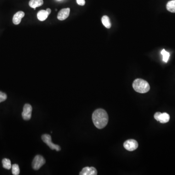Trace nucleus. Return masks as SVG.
Here are the masks:
<instances>
[{
  "mask_svg": "<svg viewBox=\"0 0 175 175\" xmlns=\"http://www.w3.org/2000/svg\"><path fill=\"white\" fill-rule=\"evenodd\" d=\"M32 107L30 105L26 104L23 107V112H22V117L24 120H29L31 118Z\"/></svg>",
  "mask_w": 175,
  "mask_h": 175,
  "instance_id": "obj_6",
  "label": "nucleus"
},
{
  "mask_svg": "<svg viewBox=\"0 0 175 175\" xmlns=\"http://www.w3.org/2000/svg\"><path fill=\"white\" fill-rule=\"evenodd\" d=\"M162 114L161 112H157L155 114H154V118L156 120L159 121V120L160 116V114Z\"/></svg>",
  "mask_w": 175,
  "mask_h": 175,
  "instance_id": "obj_19",
  "label": "nucleus"
},
{
  "mask_svg": "<svg viewBox=\"0 0 175 175\" xmlns=\"http://www.w3.org/2000/svg\"><path fill=\"white\" fill-rule=\"evenodd\" d=\"M102 23L107 28L111 27V23L109 18L107 16H104L102 18Z\"/></svg>",
  "mask_w": 175,
  "mask_h": 175,
  "instance_id": "obj_15",
  "label": "nucleus"
},
{
  "mask_svg": "<svg viewBox=\"0 0 175 175\" xmlns=\"http://www.w3.org/2000/svg\"><path fill=\"white\" fill-rule=\"evenodd\" d=\"M46 11L47 12L48 14L49 15L51 14V10L50 9H46Z\"/></svg>",
  "mask_w": 175,
  "mask_h": 175,
  "instance_id": "obj_21",
  "label": "nucleus"
},
{
  "mask_svg": "<svg viewBox=\"0 0 175 175\" xmlns=\"http://www.w3.org/2000/svg\"><path fill=\"white\" fill-rule=\"evenodd\" d=\"M166 9L169 12L175 13V0L168 2L166 5Z\"/></svg>",
  "mask_w": 175,
  "mask_h": 175,
  "instance_id": "obj_13",
  "label": "nucleus"
},
{
  "mask_svg": "<svg viewBox=\"0 0 175 175\" xmlns=\"http://www.w3.org/2000/svg\"><path fill=\"white\" fill-rule=\"evenodd\" d=\"M77 4L79 5L83 6L85 4V0H77Z\"/></svg>",
  "mask_w": 175,
  "mask_h": 175,
  "instance_id": "obj_20",
  "label": "nucleus"
},
{
  "mask_svg": "<svg viewBox=\"0 0 175 175\" xmlns=\"http://www.w3.org/2000/svg\"><path fill=\"white\" fill-rule=\"evenodd\" d=\"M133 87L137 92L144 94L150 90V86L146 80L142 79H136L133 83Z\"/></svg>",
  "mask_w": 175,
  "mask_h": 175,
  "instance_id": "obj_2",
  "label": "nucleus"
},
{
  "mask_svg": "<svg viewBox=\"0 0 175 175\" xmlns=\"http://www.w3.org/2000/svg\"><path fill=\"white\" fill-rule=\"evenodd\" d=\"M7 99V95L4 92L0 91V103L4 102Z\"/></svg>",
  "mask_w": 175,
  "mask_h": 175,
  "instance_id": "obj_18",
  "label": "nucleus"
},
{
  "mask_svg": "<svg viewBox=\"0 0 175 175\" xmlns=\"http://www.w3.org/2000/svg\"><path fill=\"white\" fill-rule=\"evenodd\" d=\"M124 147L128 151L135 150L138 147V143L136 140L129 139L125 141L124 143Z\"/></svg>",
  "mask_w": 175,
  "mask_h": 175,
  "instance_id": "obj_5",
  "label": "nucleus"
},
{
  "mask_svg": "<svg viewBox=\"0 0 175 175\" xmlns=\"http://www.w3.org/2000/svg\"><path fill=\"white\" fill-rule=\"evenodd\" d=\"M2 166L5 169L9 170L12 168L11 161L9 159L5 158L2 160Z\"/></svg>",
  "mask_w": 175,
  "mask_h": 175,
  "instance_id": "obj_14",
  "label": "nucleus"
},
{
  "mask_svg": "<svg viewBox=\"0 0 175 175\" xmlns=\"http://www.w3.org/2000/svg\"><path fill=\"white\" fill-rule=\"evenodd\" d=\"M41 139L44 142L46 143V145L49 146V147L51 148V149L56 150L57 151L60 150L61 148L58 145H55L52 142L51 136L49 134H43L41 136Z\"/></svg>",
  "mask_w": 175,
  "mask_h": 175,
  "instance_id": "obj_3",
  "label": "nucleus"
},
{
  "mask_svg": "<svg viewBox=\"0 0 175 175\" xmlns=\"http://www.w3.org/2000/svg\"><path fill=\"white\" fill-rule=\"evenodd\" d=\"M45 163V160L43 156L40 155H36L34 158L33 162H32V167L34 170H39Z\"/></svg>",
  "mask_w": 175,
  "mask_h": 175,
  "instance_id": "obj_4",
  "label": "nucleus"
},
{
  "mask_svg": "<svg viewBox=\"0 0 175 175\" xmlns=\"http://www.w3.org/2000/svg\"><path fill=\"white\" fill-rule=\"evenodd\" d=\"M92 119L94 125L97 129H103L108 123V114L104 109H97L92 114Z\"/></svg>",
  "mask_w": 175,
  "mask_h": 175,
  "instance_id": "obj_1",
  "label": "nucleus"
},
{
  "mask_svg": "<svg viewBox=\"0 0 175 175\" xmlns=\"http://www.w3.org/2000/svg\"><path fill=\"white\" fill-rule=\"evenodd\" d=\"M43 4V0H30L29 2V6L34 9H36V7L41 6Z\"/></svg>",
  "mask_w": 175,
  "mask_h": 175,
  "instance_id": "obj_10",
  "label": "nucleus"
},
{
  "mask_svg": "<svg viewBox=\"0 0 175 175\" xmlns=\"http://www.w3.org/2000/svg\"><path fill=\"white\" fill-rule=\"evenodd\" d=\"M170 120V116L168 113L164 112L160 114L159 121L161 123H167Z\"/></svg>",
  "mask_w": 175,
  "mask_h": 175,
  "instance_id": "obj_12",
  "label": "nucleus"
},
{
  "mask_svg": "<svg viewBox=\"0 0 175 175\" xmlns=\"http://www.w3.org/2000/svg\"><path fill=\"white\" fill-rule=\"evenodd\" d=\"M97 174V170L94 167H84L79 173L80 175H96Z\"/></svg>",
  "mask_w": 175,
  "mask_h": 175,
  "instance_id": "obj_7",
  "label": "nucleus"
},
{
  "mask_svg": "<svg viewBox=\"0 0 175 175\" xmlns=\"http://www.w3.org/2000/svg\"><path fill=\"white\" fill-rule=\"evenodd\" d=\"M48 16L47 12L44 10H41L38 12L37 14L38 19L40 21H45V19H47Z\"/></svg>",
  "mask_w": 175,
  "mask_h": 175,
  "instance_id": "obj_11",
  "label": "nucleus"
},
{
  "mask_svg": "<svg viewBox=\"0 0 175 175\" xmlns=\"http://www.w3.org/2000/svg\"><path fill=\"white\" fill-rule=\"evenodd\" d=\"M161 53L163 56V60L165 62H167L169 57H170V53L165 51L164 49H163L161 52Z\"/></svg>",
  "mask_w": 175,
  "mask_h": 175,
  "instance_id": "obj_17",
  "label": "nucleus"
},
{
  "mask_svg": "<svg viewBox=\"0 0 175 175\" xmlns=\"http://www.w3.org/2000/svg\"><path fill=\"white\" fill-rule=\"evenodd\" d=\"M70 12V9H63L61 10L60 12H58L57 15V19L60 21H63L69 17Z\"/></svg>",
  "mask_w": 175,
  "mask_h": 175,
  "instance_id": "obj_8",
  "label": "nucleus"
},
{
  "mask_svg": "<svg viewBox=\"0 0 175 175\" xmlns=\"http://www.w3.org/2000/svg\"><path fill=\"white\" fill-rule=\"evenodd\" d=\"M25 13L23 11H18L14 15L13 17V22L15 25H18L21 23L22 18H23Z\"/></svg>",
  "mask_w": 175,
  "mask_h": 175,
  "instance_id": "obj_9",
  "label": "nucleus"
},
{
  "mask_svg": "<svg viewBox=\"0 0 175 175\" xmlns=\"http://www.w3.org/2000/svg\"><path fill=\"white\" fill-rule=\"evenodd\" d=\"M59 1H60V0H59Z\"/></svg>",
  "mask_w": 175,
  "mask_h": 175,
  "instance_id": "obj_22",
  "label": "nucleus"
},
{
  "mask_svg": "<svg viewBox=\"0 0 175 175\" xmlns=\"http://www.w3.org/2000/svg\"><path fill=\"white\" fill-rule=\"evenodd\" d=\"M12 174L14 175H19L20 170H19V166L17 164H13L12 165Z\"/></svg>",
  "mask_w": 175,
  "mask_h": 175,
  "instance_id": "obj_16",
  "label": "nucleus"
}]
</instances>
